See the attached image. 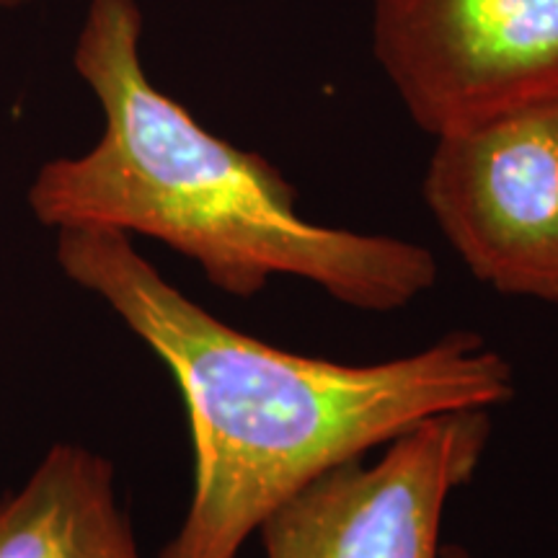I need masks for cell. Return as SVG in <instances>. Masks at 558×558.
<instances>
[{
	"label": "cell",
	"instance_id": "cell-3",
	"mask_svg": "<svg viewBox=\"0 0 558 558\" xmlns=\"http://www.w3.org/2000/svg\"><path fill=\"white\" fill-rule=\"evenodd\" d=\"M373 50L432 137L558 99V0H373Z\"/></svg>",
	"mask_w": 558,
	"mask_h": 558
},
{
	"label": "cell",
	"instance_id": "cell-8",
	"mask_svg": "<svg viewBox=\"0 0 558 558\" xmlns=\"http://www.w3.org/2000/svg\"><path fill=\"white\" fill-rule=\"evenodd\" d=\"M26 0H0V9H19V5H24Z\"/></svg>",
	"mask_w": 558,
	"mask_h": 558
},
{
	"label": "cell",
	"instance_id": "cell-7",
	"mask_svg": "<svg viewBox=\"0 0 558 558\" xmlns=\"http://www.w3.org/2000/svg\"><path fill=\"white\" fill-rule=\"evenodd\" d=\"M439 558H473V556L463 546H456V543H452V546H442Z\"/></svg>",
	"mask_w": 558,
	"mask_h": 558
},
{
	"label": "cell",
	"instance_id": "cell-2",
	"mask_svg": "<svg viewBox=\"0 0 558 558\" xmlns=\"http://www.w3.org/2000/svg\"><path fill=\"white\" fill-rule=\"evenodd\" d=\"M140 41L137 0H90L73 68L99 101L104 130L88 153L37 171L29 207L41 226L148 235L233 298L292 277L349 308L393 313L435 288L427 246L305 218L275 163L209 132L150 81Z\"/></svg>",
	"mask_w": 558,
	"mask_h": 558
},
{
	"label": "cell",
	"instance_id": "cell-4",
	"mask_svg": "<svg viewBox=\"0 0 558 558\" xmlns=\"http://www.w3.org/2000/svg\"><path fill=\"white\" fill-rule=\"evenodd\" d=\"M422 192L478 282L558 305V99L435 137Z\"/></svg>",
	"mask_w": 558,
	"mask_h": 558
},
{
	"label": "cell",
	"instance_id": "cell-5",
	"mask_svg": "<svg viewBox=\"0 0 558 558\" xmlns=\"http://www.w3.org/2000/svg\"><path fill=\"white\" fill-rule=\"evenodd\" d=\"M492 439V411L424 418L365 463L347 460L282 501L259 535L267 558H439L445 507L471 484Z\"/></svg>",
	"mask_w": 558,
	"mask_h": 558
},
{
	"label": "cell",
	"instance_id": "cell-6",
	"mask_svg": "<svg viewBox=\"0 0 558 558\" xmlns=\"http://www.w3.org/2000/svg\"><path fill=\"white\" fill-rule=\"evenodd\" d=\"M0 558H143L114 465L81 445L50 448L19 492H0Z\"/></svg>",
	"mask_w": 558,
	"mask_h": 558
},
{
	"label": "cell",
	"instance_id": "cell-1",
	"mask_svg": "<svg viewBox=\"0 0 558 558\" xmlns=\"http://www.w3.org/2000/svg\"><path fill=\"white\" fill-rule=\"evenodd\" d=\"M65 277L101 298L171 369L194 445V492L158 558H239L292 494L424 418L497 409L512 365L476 331H450L383 362H337L267 344L173 288L111 228L58 230Z\"/></svg>",
	"mask_w": 558,
	"mask_h": 558
}]
</instances>
